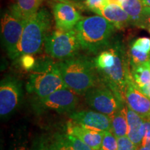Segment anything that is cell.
Segmentation results:
<instances>
[{"label": "cell", "mask_w": 150, "mask_h": 150, "mask_svg": "<svg viewBox=\"0 0 150 150\" xmlns=\"http://www.w3.org/2000/svg\"><path fill=\"white\" fill-rule=\"evenodd\" d=\"M141 1L145 6L150 7V0H141Z\"/></svg>", "instance_id": "cell-32"}, {"label": "cell", "mask_w": 150, "mask_h": 150, "mask_svg": "<svg viewBox=\"0 0 150 150\" xmlns=\"http://www.w3.org/2000/svg\"><path fill=\"white\" fill-rule=\"evenodd\" d=\"M125 102L127 106L138 115L145 119H150V99L140 91L132 80L127 86Z\"/></svg>", "instance_id": "cell-13"}, {"label": "cell", "mask_w": 150, "mask_h": 150, "mask_svg": "<svg viewBox=\"0 0 150 150\" xmlns=\"http://www.w3.org/2000/svg\"><path fill=\"white\" fill-rule=\"evenodd\" d=\"M19 59L22 67L27 70H31L36 64L35 59L31 54H24L20 56Z\"/></svg>", "instance_id": "cell-27"}, {"label": "cell", "mask_w": 150, "mask_h": 150, "mask_svg": "<svg viewBox=\"0 0 150 150\" xmlns=\"http://www.w3.org/2000/svg\"><path fill=\"white\" fill-rule=\"evenodd\" d=\"M109 3H115V4H120L118 0H108Z\"/></svg>", "instance_id": "cell-34"}, {"label": "cell", "mask_w": 150, "mask_h": 150, "mask_svg": "<svg viewBox=\"0 0 150 150\" xmlns=\"http://www.w3.org/2000/svg\"><path fill=\"white\" fill-rule=\"evenodd\" d=\"M74 122L86 128L99 131L111 129V117L106 114L93 110H80L70 115Z\"/></svg>", "instance_id": "cell-12"}, {"label": "cell", "mask_w": 150, "mask_h": 150, "mask_svg": "<svg viewBox=\"0 0 150 150\" xmlns=\"http://www.w3.org/2000/svg\"><path fill=\"white\" fill-rule=\"evenodd\" d=\"M115 55V63L110 68L97 70L104 86L111 90L120 98L125 101L127 86L132 80L128 52L119 39L110 41L108 46Z\"/></svg>", "instance_id": "cell-3"}, {"label": "cell", "mask_w": 150, "mask_h": 150, "mask_svg": "<svg viewBox=\"0 0 150 150\" xmlns=\"http://www.w3.org/2000/svg\"><path fill=\"white\" fill-rule=\"evenodd\" d=\"M95 13L106 19L117 29H125L131 25L129 16L120 4L109 3Z\"/></svg>", "instance_id": "cell-15"}, {"label": "cell", "mask_w": 150, "mask_h": 150, "mask_svg": "<svg viewBox=\"0 0 150 150\" xmlns=\"http://www.w3.org/2000/svg\"><path fill=\"white\" fill-rule=\"evenodd\" d=\"M108 0H85L81 4V8L87 9L95 13L97 11L104 8L108 4Z\"/></svg>", "instance_id": "cell-24"}, {"label": "cell", "mask_w": 150, "mask_h": 150, "mask_svg": "<svg viewBox=\"0 0 150 150\" xmlns=\"http://www.w3.org/2000/svg\"><path fill=\"white\" fill-rule=\"evenodd\" d=\"M43 1L44 0H14L9 7L27 20L38 12Z\"/></svg>", "instance_id": "cell-19"}, {"label": "cell", "mask_w": 150, "mask_h": 150, "mask_svg": "<svg viewBox=\"0 0 150 150\" xmlns=\"http://www.w3.org/2000/svg\"><path fill=\"white\" fill-rule=\"evenodd\" d=\"M136 150H150V147L147 146H140L139 147L137 148Z\"/></svg>", "instance_id": "cell-31"}, {"label": "cell", "mask_w": 150, "mask_h": 150, "mask_svg": "<svg viewBox=\"0 0 150 150\" xmlns=\"http://www.w3.org/2000/svg\"><path fill=\"white\" fill-rule=\"evenodd\" d=\"M26 20L8 7L1 20V37L7 54L11 59L19 58V45Z\"/></svg>", "instance_id": "cell-7"}, {"label": "cell", "mask_w": 150, "mask_h": 150, "mask_svg": "<svg viewBox=\"0 0 150 150\" xmlns=\"http://www.w3.org/2000/svg\"><path fill=\"white\" fill-rule=\"evenodd\" d=\"M96 70H103L110 68L115 63V55L109 47L101 52L94 61Z\"/></svg>", "instance_id": "cell-21"}, {"label": "cell", "mask_w": 150, "mask_h": 150, "mask_svg": "<svg viewBox=\"0 0 150 150\" xmlns=\"http://www.w3.org/2000/svg\"><path fill=\"white\" fill-rule=\"evenodd\" d=\"M16 150H28L27 148L26 147H24V146H21V147H19L17 148Z\"/></svg>", "instance_id": "cell-33"}, {"label": "cell", "mask_w": 150, "mask_h": 150, "mask_svg": "<svg viewBox=\"0 0 150 150\" xmlns=\"http://www.w3.org/2000/svg\"><path fill=\"white\" fill-rule=\"evenodd\" d=\"M67 136H68V139L74 150H93L87 144H86L85 142L82 141L81 140L79 139L76 137L69 134H67Z\"/></svg>", "instance_id": "cell-28"}, {"label": "cell", "mask_w": 150, "mask_h": 150, "mask_svg": "<svg viewBox=\"0 0 150 150\" xmlns=\"http://www.w3.org/2000/svg\"><path fill=\"white\" fill-rule=\"evenodd\" d=\"M51 24V13L45 8H40L26 20L19 45V57L24 54L34 55L40 52Z\"/></svg>", "instance_id": "cell-4"}, {"label": "cell", "mask_w": 150, "mask_h": 150, "mask_svg": "<svg viewBox=\"0 0 150 150\" xmlns=\"http://www.w3.org/2000/svg\"><path fill=\"white\" fill-rule=\"evenodd\" d=\"M118 1H119V2H120V3L122 2V1H123V0H118Z\"/></svg>", "instance_id": "cell-35"}, {"label": "cell", "mask_w": 150, "mask_h": 150, "mask_svg": "<svg viewBox=\"0 0 150 150\" xmlns=\"http://www.w3.org/2000/svg\"><path fill=\"white\" fill-rule=\"evenodd\" d=\"M140 91H141L142 93L145 94V95H147V96L150 99V85L145 88H143L140 89Z\"/></svg>", "instance_id": "cell-30"}, {"label": "cell", "mask_w": 150, "mask_h": 150, "mask_svg": "<svg viewBox=\"0 0 150 150\" xmlns=\"http://www.w3.org/2000/svg\"><path fill=\"white\" fill-rule=\"evenodd\" d=\"M99 150H117V138L110 130L104 131L102 146Z\"/></svg>", "instance_id": "cell-23"}, {"label": "cell", "mask_w": 150, "mask_h": 150, "mask_svg": "<svg viewBox=\"0 0 150 150\" xmlns=\"http://www.w3.org/2000/svg\"><path fill=\"white\" fill-rule=\"evenodd\" d=\"M112 134L117 137L127 136L128 121H127V105L125 104L111 117V129Z\"/></svg>", "instance_id": "cell-18"}, {"label": "cell", "mask_w": 150, "mask_h": 150, "mask_svg": "<svg viewBox=\"0 0 150 150\" xmlns=\"http://www.w3.org/2000/svg\"><path fill=\"white\" fill-rule=\"evenodd\" d=\"M115 29L113 24L99 15L83 18L74 27L81 47L93 54L108 47Z\"/></svg>", "instance_id": "cell-1"}, {"label": "cell", "mask_w": 150, "mask_h": 150, "mask_svg": "<svg viewBox=\"0 0 150 150\" xmlns=\"http://www.w3.org/2000/svg\"><path fill=\"white\" fill-rule=\"evenodd\" d=\"M22 96V86L16 79L8 76L0 84V115L5 117L16 109Z\"/></svg>", "instance_id": "cell-10"}, {"label": "cell", "mask_w": 150, "mask_h": 150, "mask_svg": "<svg viewBox=\"0 0 150 150\" xmlns=\"http://www.w3.org/2000/svg\"><path fill=\"white\" fill-rule=\"evenodd\" d=\"M67 134L81 140L93 150L100 149L104 136V131L86 128L73 120L67 123Z\"/></svg>", "instance_id": "cell-14"}, {"label": "cell", "mask_w": 150, "mask_h": 150, "mask_svg": "<svg viewBox=\"0 0 150 150\" xmlns=\"http://www.w3.org/2000/svg\"><path fill=\"white\" fill-rule=\"evenodd\" d=\"M149 65H150V60L149 61Z\"/></svg>", "instance_id": "cell-37"}, {"label": "cell", "mask_w": 150, "mask_h": 150, "mask_svg": "<svg viewBox=\"0 0 150 150\" xmlns=\"http://www.w3.org/2000/svg\"><path fill=\"white\" fill-rule=\"evenodd\" d=\"M120 5L129 16L131 25L146 29L144 16L145 5L141 0H123Z\"/></svg>", "instance_id": "cell-17"}, {"label": "cell", "mask_w": 150, "mask_h": 150, "mask_svg": "<svg viewBox=\"0 0 150 150\" xmlns=\"http://www.w3.org/2000/svg\"><path fill=\"white\" fill-rule=\"evenodd\" d=\"M128 133L127 136L136 147L141 146L145 134V118L138 115L127 106Z\"/></svg>", "instance_id": "cell-16"}, {"label": "cell", "mask_w": 150, "mask_h": 150, "mask_svg": "<svg viewBox=\"0 0 150 150\" xmlns=\"http://www.w3.org/2000/svg\"><path fill=\"white\" fill-rule=\"evenodd\" d=\"M148 29H149V33H150V27H149Z\"/></svg>", "instance_id": "cell-36"}, {"label": "cell", "mask_w": 150, "mask_h": 150, "mask_svg": "<svg viewBox=\"0 0 150 150\" xmlns=\"http://www.w3.org/2000/svg\"><path fill=\"white\" fill-rule=\"evenodd\" d=\"M27 83V90L38 98H44L60 89L67 88L65 85L58 63L42 61L32 69Z\"/></svg>", "instance_id": "cell-5"}, {"label": "cell", "mask_w": 150, "mask_h": 150, "mask_svg": "<svg viewBox=\"0 0 150 150\" xmlns=\"http://www.w3.org/2000/svg\"><path fill=\"white\" fill-rule=\"evenodd\" d=\"M131 46L140 52L150 53V38L147 37L139 38L131 43Z\"/></svg>", "instance_id": "cell-25"}, {"label": "cell", "mask_w": 150, "mask_h": 150, "mask_svg": "<svg viewBox=\"0 0 150 150\" xmlns=\"http://www.w3.org/2000/svg\"><path fill=\"white\" fill-rule=\"evenodd\" d=\"M77 95L68 88L60 89L44 98H38L35 107L40 111L52 110L59 112H71L78 104Z\"/></svg>", "instance_id": "cell-9"}, {"label": "cell", "mask_w": 150, "mask_h": 150, "mask_svg": "<svg viewBox=\"0 0 150 150\" xmlns=\"http://www.w3.org/2000/svg\"><path fill=\"white\" fill-rule=\"evenodd\" d=\"M131 76L133 82L139 89L150 85V65L149 61L140 65L131 66Z\"/></svg>", "instance_id": "cell-20"}, {"label": "cell", "mask_w": 150, "mask_h": 150, "mask_svg": "<svg viewBox=\"0 0 150 150\" xmlns=\"http://www.w3.org/2000/svg\"><path fill=\"white\" fill-rule=\"evenodd\" d=\"M128 54L131 66L144 64L150 60V53L140 52L131 46L128 51Z\"/></svg>", "instance_id": "cell-22"}, {"label": "cell", "mask_w": 150, "mask_h": 150, "mask_svg": "<svg viewBox=\"0 0 150 150\" xmlns=\"http://www.w3.org/2000/svg\"><path fill=\"white\" fill-rule=\"evenodd\" d=\"M87 104L97 111L110 117L126 102L120 98L107 86H94L84 94Z\"/></svg>", "instance_id": "cell-8"}, {"label": "cell", "mask_w": 150, "mask_h": 150, "mask_svg": "<svg viewBox=\"0 0 150 150\" xmlns=\"http://www.w3.org/2000/svg\"><path fill=\"white\" fill-rule=\"evenodd\" d=\"M46 53L53 59L65 60L77 55L81 45L74 29H56L49 33L45 41Z\"/></svg>", "instance_id": "cell-6"}, {"label": "cell", "mask_w": 150, "mask_h": 150, "mask_svg": "<svg viewBox=\"0 0 150 150\" xmlns=\"http://www.w3.org/2000/svg\"><path fill=\"white\" fill-rule=\"evenodd\" d=\"M144 16H145V22L146 29L150 27V7L145 6L144 8Z\"/></svg>", "instance_id": "cell-29"}, {"label": "cell", "mask_w": 150, "mask_h": 150, "mask_svg": "<svg viewBox=\"0 0 150 150\" xmlns=\"http://www.w3.org/2000/svg\"><path fill=\"white\" fill-rule=\"evenodd\" d=\"M52 11L57 29H74L76 24L83 18L74 6L64 0L54 1V4H52Z\"/></svg>", "instance_id": "cell-11"}, {"label": "cell", "mask_w": 150, "mask_h": 150, "mask_svg": "<svg viewBox=\"0 0 150 150\" xmlns=\"http://www.w3.org/2000/svg\"><path fill=\"white\" fill-rule=\"evenodd\" d=\"M137 147L127 136L117 138V150H136Z\"/></svg>", "instance_id": "cell-26"}, {"label": "cell", "mask_w": 150, "mask_h": 150, "mask_svg": "<svg viewBox=\"0 0 150 150\" xmlns=\"http://www.w3.org/2000/svg\"><path fill=\"white\" fill-rule=\"evenodd\" d=\"M65 85L78 95H84L96 86L94 61L82 56H74L58 63Z\"/></svg>", "instance_id": "cell-2"}]
</instances>
